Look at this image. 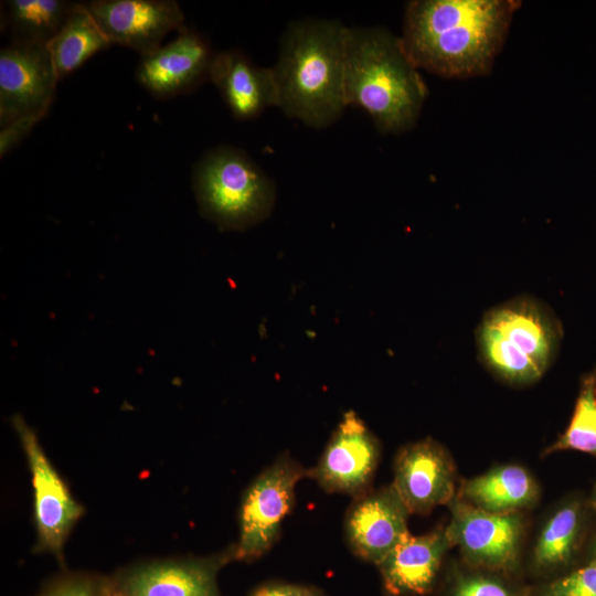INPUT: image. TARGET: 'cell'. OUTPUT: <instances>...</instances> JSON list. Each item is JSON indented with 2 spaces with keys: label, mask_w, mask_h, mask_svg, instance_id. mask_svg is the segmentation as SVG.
Masks as SVG:
<instances>
[{
  "label": "cell",
  "mask_w": 596,
  "mask_h": 596,
  "mask_svg": "<svg viewBox=\"0 0 596 596\" xmlns=\"http://www.w3.org/2000/svg\"><path fill=\"white\" fill-rule=\"evenodd\" d=\"M520 6L515 0L411 1L400 42L417 68L448 78L485 75Z\"/></svg>",
  "instance_id": "cell-1"
},
{
  "label": "cell",
  "mask_w": 596,
  "mask_h": 596,
  "mask_svg": "<svg viewBox=\"0 0 596 596\" xmlns=\"http://www.w3.org/2000/svg\"><path fill=\"white\" fill-rule=\"evenodd\" d=\"M349 28L337 20L290 22L273 66L278 106L287 117L321 129L340 118L344 97Z\"/></svg>",
  "instance_id": "cell-2"
},
{
  "label": "cell",
  "mask_w": 596,
  "mask_h": 596,
  "mask_svg": "<svg viewBox=\"0 0 596 596\" xmlns=\"http://www.w3.org/2000/svg\"><path fill=\"white\" fill-rule=\"evenodd\" d=\"M427 87L405 54L400 38L384 28H349L344 97L370 115L382 134L412 129Z\"/></svg>",
  "instance_id": "cell-3"
},
{
  "label": "cell",
  "mask_w": 596,
  "mask_h": 596,
  "mask_svg": "<svg viewBox=\"0 0 596 596\" xmlns=\"http://www.w3.org/2000/svg\"><path fill=\"white\" fill-rule=\"evenodd\" d=\"M562 328L540 301L520 297L490 309L477 330L485 365L503 381L525 385L538 381L554 361Z\"/></svg>",
  "instance_id": "cell-4"
},
{
  "label": "cell",
  "mask_w": 596,
  "mask_h": 596,
  "mask_svg": "<svg viewBox=\"0 0 596 596\" xmlns=\"http://www.w3.org/2000/svg\"><path fill=\"white\" fill-rule=\"evenodd\" d=\"M192 187L201 214L222 230H245L264 221L276 201L270 178L233 147L204 153L193 168Z\"/></svg>",
  "instance_id": "cell-5"
},
{
  "label": "cell",
  "mask_w": 596,
  "mask_h": 596,
  "mask_svg": "<svg viewBox=\"0 0 596 596\" xmlns=\"http://www.w3.org/2000/svg\"><path fill=\"white\" fill-rule=\"evenodd\" d=\"M305 477H309V469L286 456L254 479L241 503L235 561L251 562L272 549L292 508L296 485Z\"/></svg>",
  "instance_id": "cell-6"
},
{
  "label": "cell",
  "mask_w": 596,
  "mask_h": 596,
  "mask_svg": "<svg viewBox=\"0 0 596 596\" xmlns=\"http://www.w3.org/2000/svg\"><path fill=\"white\" fill-rule=\"evenodd\" d=\"M26 456L34 490L35 552H50L63 564L64 543L84 508L73 498L66 483L46 457L39 439L24 419H12Z\"/></svg>",
  "instance_id": "cell-7"
},
{
  "label": "cell",
  "mask_w": 596,
  "mask_h": 596,
  "mask_svg": "<svg viewBox=\"0 0 596 596\" xmlns=\"http://www.w3.org/2000/svg\"><path fill=\"white\" fill-rule=\"evenodd\" d=\"M58 78L46 44L11 41L0 52V126L45 116Z\"/></svg>",
  "instance_id": "cell-8"
},
{
  "label": "cell",
  "mask_w": 596,
  "mask_h": 596,
  "mask_svg": "<svg viewBox=\"0 0 596 596\" xmlns=\"http://www.w3.org/2000/svg\"><path fill=\"white\" fill-rule=\"evenodd\" d=\"M450 508L447 536L469 563L489 570L510 568L515 564L523 529L519 512L492 513L456 497Z\"/></svg>",
  "instance_id": "cell-9"
},
{
  "label": "cell",
  "mask_w": 596,
  "mask_h": 596,
  "mask_svg": "<svg viewBox=\"0 0 596 596\" xmlns=\"http://www.w3.org/2000/svg\"><path fill=\"white\" fill-rule=\"evenodd\" d=\"M235 545L211 556L138 565L109 578L111 596H221L216 576Z\"/></svg>",
  "instance_id": "cell-10"
},
{
  "label": "cell",
  "mask_w": 596,
  "mask_h": 596,
  "mask_svg": "<svg viewBox=\"0 0 596 596\" xmlns=\"http://www.w3.org/2000/svg\"><path fill=\"white\" fill-rule=\"evenodd\" d=\"M380 458L377 439L355 415L347 412L309 477L330 493L356 498L369 491Z\"/></svg>",
  "instance_id": "cell-11"
},
{
  "label": "cell",
  "mask_w": 596,
  "mask_h": 596,
  "mask_svg": "<svg viewBox=\"0 0 596 596\" xmlns=\"http://www.w3.org/2000/svg\"><path fill=\"white\" fill-rule=\"evenodd\" d=\"M88 11L113 44L147 55L171 32L184 28V14L173 0H94Z\"/></svg>",
  "instance_id": "cell-12"
},
{
  "label": "cell",
  "mask_w": 596,
  "mask_h": 596,
  "mask_svg": "<svg viewBox=\"0 0 596 596\" xmlns=\"http://www.w3.org/2000/svg\"><path fill=\"white\" fill-rule=\"evenodd\" d=\"M215 54L201 34L184 26L172 41L140 56L136 79L159 99L187 94L210 79Z\"/></svg>",
  "instance_id": "cell-13"
},
{
  "label": "cell",
  "mask_w": 596,
  "mask_h": 596,
  "mask_svg": "<svg viewBox=\"0 0 596 596\" xmlns=\"http://www.w3.org/2000/svg\"><path fill=\"white\" fill-rule=\"evenodd\" d=\"M409 513L427 514L456 497V471L445 448L433 439L403 447L395 459L394 481Z\"/></svg>",
  "instance_id": "cell-14"
},
{
  "label": "cell",
  "mask_w": 596,
  "mask_h": 596,
  "mask_svg": "<svg viewBox=\"0 0 596 596\" xmlns=\"http://www.w3.org/2000/svg\"><path fill=\"white\" fill-rule=\"evenodd\" d=\"M408 514L392 485L354 498L344 519L350 549L360 558L379 565L409 533Z\"/></svg>",
  "instance_id": "cell-15"
},
{
  "label": "cell",
  "mask_w": 596,
  "mask_h": 596,
  "mask_svg": "<svg viewBox=\"0 0 596 596\" xmlns=\"http://www.w3.org/2000/svg\"><path fill=\"white\" fill-rule=\"evenodd\" d=\"M210 81L215 85L234 118L252 120L266 108L278 106L273 67H260L237 50L217 52Z\"/></svg>",
  "instance_id": "cell-16"
},
{
  "label": "cell",
  "mask_w": 596,
  "mask_h": 596,
  "mask_svg": "<svg viewBox=\"0 0 596 596\" xmlns=\"http://www.w3.org/2000/svg\"><path fill=\"white\" fill-rule=\"evenodd\" d=\"M449 546L446 529L423 535L408 533L377 565L385 590L393 596L429 593Z\"/></svg>",
  "instance_id": "cell-17"
},
{
  "label": "cell",
  "mask_w": 596,
  "mask_h": 596,
  "mask_svg": "<svg viewBox=\"0 0 596 596\" xmlns=\"http://www.w3.org/2000/svg\"><path fill=\"white\" fill-rule=\"evenodd\" d=\"M459 493L457 498L481 510L517 513L535 503L539 489L525 468L505 465L465 480Z\"/></svg>",
  "instance_id": "cell-18"
},
{
  "label": "cell",
  "mask_w": 596,
  "mask_h": 596,
  "mask_svg": "<svg viewBox=\"0 0 596 596\" xmlns=\"http://www.w3.org/2000/svg\"><path fill=\"white\" fill-rule=\"evenodd\" d=\"M110 45L86 4L75 2L58 32L46 44L58 81Z\"/></svg>",
  "instance_id": "cell-19"
},
{
  "label": "cell",
  "mask_w": 596,
  "mask_h": 596,
  "mask_svg": "<svg viewBox=\"0 0 596 596\" xmlns=\"http://www.w3.org/2000/svg\"><path fill=\"white\" fill-rule=\"evenodd\" d=\"M73 4L63 0L6 1V24L12 41L47 44L61 29Z\"/></svg>",
  "instance_id": "cell-20"
},
{
  "label": "cell",
  "mask_w": 596,
  "mask_h": 596,
  "mask_svg": "<svg viewBox=\"0 0 596 596\" xmlns=\"http://www.w3.org/2000/svg\"><path fill=\"white\" fill-rule=\"evenodd\" d=\"M581 532L582 512L578 503L571 502L560 508L538 538L534 564L544 570L566 564L577 549Z\"/></svg>",
  "instance_id": "cell-21"
},
{
  "label": "cell",
  "mask_w": 596,
  "mask_h": 596,
  "mask_svg": "<svg viewBox=\"0 0 596 596\" xmlns=\"http://www.w3.org/2000/svg\"><path fill=\"white\" fill-rule=\"evenodd\" d=\"M567 449L596 456V366L583 375L570 424L544 455Z\"/></svg>",
  "instance_id": "cell-22"
},
{
  "label": "cell",
  "mask_w": 596,
  "mask_h": 596,
  "mask_svg": "<svg viewBox=\"0 0 596 596\" xmlns=\"http://www.w3.org/2000/svg\"><path fill=\"white\" fill-rule=\"evenodd\" d=\"M40 596H111L107 577L67 575L47 586Z\"/></svg>",
  "instance_id": "cell-23"
},
{
  "label": "cell",
  "mask_w": 596,
  "mask_h": 596,
  "mask_svg": "<svg viewBox=\"0 0 596 596\" xmlns=\"http://www.w3.org/2000/svg\"><path fill=\"white\" fill-rule=\"evenodd\" d=\"M542 596H596V558L553 581L543 589Z\"/></svg>",
  "instance_id": "cell-24"
},
{
  "label": "cell",
  "mask_w": 596,
  "mask_h": 596,
  "mask_svg": "<svg viewBox=\"0 0 596 596\" xmlns=\"http://www.w3.org/2000/svg\"><path fill=\"white\" fill-rule=\"evenodd\" d=\"M453 596H517L501 581L483 575L460 577L453 590Z\"/></svg>",
  "instance_id": "cell-25"
},
{
  "label": "cell",
  "mask_w": 596,
  "mask_h": 596,
  "mask_svg": "<svg viewBox=\"0 0 596 596\" xmlns=\"http://www.w3.org/2000/svg\"><path fill=\"white\" fill-rule=\"evenodd\" d=\"M43 117L41 115L25 116L1 127L0 157L3 158L17 147Z\"/></svg>",
  "instance_id": "cell-26"
},
{
  "label": "cell",
  "mask_w": 596,
  "mask_h": 596,
  "mask_svg": "<svg viewBox=\"0 0 596 596\" xmlns=\"http://www.w3.org/2000/svg\"><path fill=\"white\" fill-rule=\"evenodd\" d=\"M302 587L284 583H270L259 586L252 596H301Z\"/></svg>",
  "instance_id": "cell-27"
},
{
  "label": "cell",
  "mask_w": 596,
  "mask_h": 596,
  "mask_svg": "<svg viewBox=\"0 0 596 596\" xmlns=\"http://www.w3.org/2000/svg\"><path fill=\"white\" fill-rule=\"evenodd\" d=\"M301 596H324V595L313 588L302 587Z\"/></svg>",
  "instance_id": "cell-28"
},
{
  "label": "cell",
  "mask_w": 596,
  "mask_h": 596,
  "mask_svg": "<svg viewBox=\"0 0 596 596\" xmlns=\"http://www.w3.org/2000/svg\"><path fill=\"white\" fill-rule=\"evenodd\" d=\"M592 502H593L594 509L596 510V486H595V490H594V494H593Z\"/></svg>",
  "instance_id": "cell-29"
}]
</instances>
